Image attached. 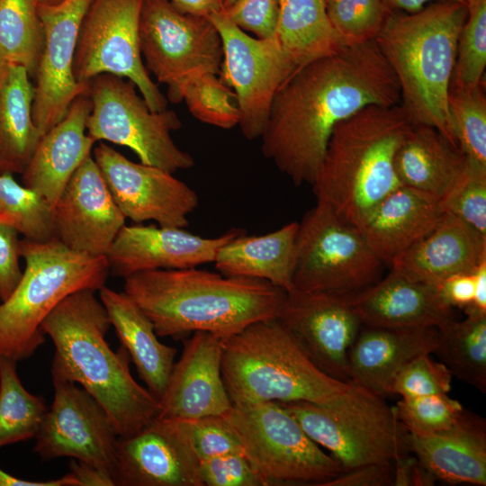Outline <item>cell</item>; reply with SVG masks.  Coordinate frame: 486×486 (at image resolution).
Instances as JSON below:
<instances>
[{
  "mask_svg": "<svg viewBox=\"0 0 486 486\" xmlns=\"http://www.w3.org/2000/svg\"><path fill=\"white\" fill-rule=\"evenodd\" d=\"M237 234L204 238L182 228L124 225L106 259L110 273L123 278L143 271L197 267L213 263L220 248Z\"/></svg>",
  "mask_w": 486,
  "mask_h": 486,
  "instance_id": "22",
  "label": "cell"
},
{
  "mask_svg": "<svg viewBox=\"0 0 486 486\" xmlns=\"http://www.w3.org/2000/svg\"><path fill=\"white\" fill-rule=\"evenodd\" d=\"M299 222L259 236L237 234L218 250L213 261L228 276L267 281L287 292L293 289Z\"/></svg>",
  "mask_w": 486,
  "mask_h": 486,
  "instance_id": "30",
  "label": "cell"
},
{
  "mask_svg": "<svg viewBox=\"0 0 486 486\" xmlns=\"http://www.w3.org/2000/svg\"><path fill=\"white\" fill-rule=\"evenodd\" d=\"M276 319L319 369L349 382L348 354L363 325L348 296L292 289Z\"/></svg>",
  "mask_w": 486,
  "mask_h": 486,
  "instance_id": "18",
  "label": "cell"
},
{
  "mask_svg": "<svg viewBox=\"0 0 486 486\" xmlns=\"http://www.w3.org/2000/svg\"><path fill=\"white\" fill-rule=\"evenodd\" d=\"M181 13L209 17L224 8V0H170Z\"/></svg>",
  "mask_w": 486,
  "mask_h": 486,
  "instance_id": "52",
  "label": "cell"
},
{
  "mask_svg": "<svg viewBox=\"0 0 486 486\" xmlns=\"http://www.w3.org/2000/svg\"><path fill=\"white\" fill-rule=\"evenodd\" d=\"M199 470L203 486H265L243 453L202 460Z\"/></svg>",
  "mask_w": 486,
  "mask_h": 486,
  "instance_id": "46",
  "label": "cell"
},
{
  "mask_svg": "<svg viewBox=\"0 0 486 486\" xmlns=\"http://www.w3.org/2000/svg\"><path fill=\"white\" fill-rule=\"evenodd\" d=\"M92 103L79 95L65 117L42 135L24 171L22 183L40 194L53 208L69 179L89 156L95 140L86 132Z\"/></svg>",
  "mask_w": 486,
  "mask_h": 486,
  "instance_id": "25",
  "label": "cell"
},
{
  "mask_svg": "<svg viewBox=\"0 0 486 486\" xmlns=\"http://www.w3.org/2000/svg\"><path fill=\"white\" fill-rule=\"evenodd\" d=\"M129 79L102 74L89 83L92 108L86 132L95 141H109L131 149L140 163L170 173L189 169L194 158L174 142L171 131L182 122L172 110L152 112Z\"/></svg>",
  "mask_w": 486,
  "mask_h": 486,
  "instance_id": "10",
  "label": "cell"
},
{
  "mask_svg": "<svg viewBox=\"0 0 486 486\" xmlns=\"http://www.w3.org/2000/svg\"><path fill=\"white\" fill-rule=\"evenodd\" d=\"M221 375L232 404H322L352 385L319 369L276 318L253 322L222 339Z\"/></svg>",
  "mask_w": 486,
  "mask_h": 486,
  "instance_id": "6",
  "label": "cell"
},
{
  "mask_svg": "<svg viewBox=\"0 0 486 486\" xmlns=\"http://www.w3.org/2000/svg\"><path fill=\"white\" fill-rule=\"evenodd\" d=\"M178 420L200 462L219 455L243 453L242 446L225 415Z\"/></svg>",
  "mask_w": 486,
  "mask_h": 486,
  "instance_id": "45",
  "label": "cell"
},
{
  "mask_svg": "<svg viewBox=\"0 0 486 486\" xmlns=\"http://www.w3.org/2000/svg\"><path fill=\"white\" fill-rule=\"evenodd\" d=\"M276 37L295 68L343 45L329 21L325 0H279Z\"/></svg>",
  "mask_w": 486,
  "mask_h": 486,
  "instance_id": "33",
  "label": "cell"
},
{
  "mask_svg": "<svg viewBox=\"0 0 486 486\" xmlns=\"http://www.w3.org/2000/svg\"><path fill=\"white\" fill-rule=\"evenodd\" d=\"M144 0H92L82 21L74 57L78 83L89 84L102 74L130 80L152 112L167 101L142 62L139 25Z\"/></svg>",
  "mask_w": 486,
  "mask_h": 486,
  "instance_id": "13",
  "label": "cell"
},
{
  "mask_svg": "<svg viewBox=\"0 0 486 486\" xmlns=\"http://www.w3.org/2000/svg\"><path fill=\"white\" fill-rule=\"evenodd\" d=\"M430 355H418L407 363L395 376L390 394L401 398L448 394L453 375L442 362L435 361Z\"/></svg>",
  "mask_w": 486,
  "mask_h": 486,
  "instance_id": "44",
  "label": "cell"
},
{
  "mask_svg": "<svg viewBox=\"0 0 486 486\" xmlns=\"http://www.w3.org/2000/svg\"><path fill=\"white\" fill-rule=\"evenodd\" d=\"M437 288L450 307L465 310L472 304L474 297L473 272L454 274L445 280Z\"/></svg>",
  "mask_w": 486,
  "mask_h": 486,
  "instance_id": "50",
  "label": "cell"
},
{
  "mask_svg": "<svg viewBox=\"0 0 486 486\" xmlns=\"http://www.w3.org/2000/svg\"><path fill=\"white\" fill-rule=\"evenodd\" d=\"M200 461L178 419L156 418L120 437L115 486H203Z\"/></svg>",
  "mask_w": 486,
  "mask_h": 486,
  "instance_id": "20",
  "label": "cell"
},
{
  "mask_svg": "<svg viewBox=\"0 0 486 486\" xmlns=\"http://www.w3.org/2000/svg\"><path fill=\"white\" fill-rule=\"evenodd\" d=\"M473 274L475 280L473 301L464 310L465 314L486 315V259L474 269Z\"/></svg>",
  "mask_w": 486,
  "mask_h": 486,
  "instance_id": "53",
  "label": "cell"
},
{
  "mask_svg": "<svg viewBox=\"0 0 486 486\" xmlns=\"http://www.w3.org/2000/svg\"><path fill=\"white\" fill-rule=\"evenodd\" d=\"M94 292L69 294L42 322L55 348L51 375L79 383L104 407L120 437H126L158 417L159 400L132 377L127 350L110 347L105 336L111 320Z\"/></svg>",
  "mask_w": 486,
  "mask_h": 486,
  "instance_id": "3",
  "label": "cell"
},
{
  "mask_svg": "<svg viewBox=\"0 0 486 486\" xmlns=\"http://www.w3.org/2000/svg\"><path fill=\"white\" fill-rule=\"evenodd\" d=\"M57 238L72 250L106 256L126 218L94 158L75 171L53 206Z\"/></svg>",
  "mask_w": 486,
  "mask_h": 486,
  "instance_id": "19",
  "label": "cell"
},
{
  "mask_svg": "<svg viewBox=\"0 0 486 486\" xmlns=\"http://www.w3.org/2000/svg\"><path fill=\"white\" fill-rule=\"evenodd\" d=\"M118 208L135 223L153 220L161 227L188 226L199 206L194 190L162 168L135 163L100 142L93 156Z\"/></svg>",
  "mask_w": 486,
  "mask_h": 486,
  "instance_id": "16",
  "label": "cell"
},
{
  "mask_svg": "<svg viewBox=\"0 0 486 486\" xmlns=\"http://www.w3.org/2000/svg\"><path fill=\"white\" fill-rule=\"evenodd\" d=\"M62 1H64V0H37L38 4H47V5L57 4H59Z\"/></svg>",
  "mask_w": 486,
  "mask_h": 486,
  "instance_id": "57",
  "label": "cell"
},
{
  "mask_svg": "<svg viewBox=\"0 0 486 486\" xmlns=\"http://www.w3.org/2000/svg\"><path fill=\"white\" fill-rule=\"evenodd\" d=\"M467 5L437 0L415 13L390 11L375 37L396 76L400 104L414 124L437 130L458 148L448 112V94Z\"/></svg>",
  "mask_w": 486,
  "mask_h": 486,
  "instance_id": "5",
  "label": "cell"
},
{
  "mask_svg": "<svg viewBox=\"0 0 486 486\" xmlns=\"http://www.w3.org/2000/svg\"><path fill=\"white\" fill-rule=\"evenodd\" d=\"M466 5L450 86L456 88L482 85L486 66V0H469Z\"/></svg>",
  "mask_w": 486,
  "mask_h": 486,
  "instance_id": "40",
  "label": "cell"
},
{
  "mask_svg": "<svg viewBox=\"0 0 486 486\" xmlns=\"http://www.w3.org/2000/svg\"><path fill=\"white\" fill-rule=\"evenodd\" d=\"M25 268L10 296L0 302V356L16 362L44 343L41 325L54 308L80 290L99 291L110 274L106 256L70 249L58 238L19 242Z\"/></svg>",
  "mask_w": 486,
  "mask_h": 486,
  "instance_id": "7",
  "label": "cell"
},
{
  "mask_svg": "<svg viewBox=\"0 0 486 486\" xmlns=\"http://www.w3.org/2000/svg\"><path fill=\"white\" fill-rule=\"evenodd\" d=\"M448 112L457 146L465 158L486 167V97L483 84L450 86Z\"/></svg>",
  "mask_w": 486,
  "mask_h": 486,
  "instance_id": "38",
  "label": "cell"
},
{
  "mask_svg": "<svg viewBox=\"0 0 486 486\" xmlns=\"http://www.w3.org/2000/svg\"><path fill=\"white\" fill-rule=\"evenodd\" d=\"M410 453L436 480L486 485V420L464 409L448 428L433 434L405 432Z\"/></svg>",
  "mask_w": 486,
  "mask_h": 486,
  "instance_id": "24",
  "label": "cell"
},
{
  "mask_svg": "<svg viewBox=\"0 0 486 486\" xmlns=\"http://www.w3.org/2000/svg\"><path fill=\"white\" fill-rule=\"evenodd\" d=\"M99 299L139 376L159 400L175 364L176 348L158 340L151 320L124 292L104 285L99 290Z\"/></svg>",
  "mask_w": 486,
  "mask_h": 486,
  "instance_id": "29",
  "label": "cell"
},
{
  "mask_svg": "<svg viewBox=\"0 0 486 486\" xmlns=\"http://www.w3.org/2000/svg\"><path fill=\"white\" fill-rule=\"evenodd\" d=\"M222 11L236 26L258 39L276 34L279 0H235Z\"/></svg>",
  "mask_w": 486,
  "mask_h": 486,
  "instance_id": "47",
  "label": "cell"
},
{
  "mask_svg": "<svg viewBox=\"0 0 486 486\" xmlns=\"http://www.w3.org/2000/svg\"><path fill=\"white\" fill-rule=\"evenodd\" d=\"M400 103L392 69L374 40L343 44L295 68L278 88L261 150L297 186L312 184L335 126L369 105Z\"/></svg>",
  "mask_w": 486,
  "mask_h": 486,
  "instance_id": "1",
  "label": "cell"
},
{
  "mask_svg": "<svg viewBox=\"0 0 486 486\" xmlns=\"http://www.w3.org/2000/svg\"><path fill=\"white\" fill-rule=\"evenodd\" d=\"M181 97L190 113L203 123L224 130L239 123L237 96L215 74L205 73L188 80Z\"/></svg>",
  "mask_w": 486,
  "mask_h": 486,
  "instance_id": "39",
  "label": "cell"
},
{
  "mask_svg": "<svg viewBox=\"0 0 486 486\" xmlns=\"http://www.w3.org/2000/svg\"><path fill=\"white\" fill-rule=\"evenodd\" d=\"M33 98L27 70L10 64L0 89V173L22 174L41 137L32 120Z\"/></svg>",
  "mask_w": 486,
  "mask_h": 486,
  "instance_id": "32",
  "label": "cell"
},
{
  "mask_svg": "<svg viewBox=\"0 0 486 486\" xmlns=\"http://www.w3.org/2000/svg\"><path fill=\"white\" fill-rule=\"evenodd\" d=\"M139 43L147 70L167 86L172 103L191 78L218 75L223 58L220 36L208 17L184 14L170 0H144Z\"/></svg>",
  "mask_w": 486,
  "mask_h": 486,
  "instance_id": "12",
  "label": "cell"
},
{
  "mask_svg": "<svg viewBox=\"0 0 486 486\" xmlns=\"http://www.w3.org/2000/svg\"><path fill=\"white\" fill-rule=\"evenodd\" d=\"M225 416L265 486H324L343 472L276 401L233 404Z\"/></svg>",
  "mask_w": 486,
  "mask_h": 486,
  "instance_id": "9",
  "label": "cell"
},
{
  "mask_svg": "<svg viewBox=\"0 0 486 486\" xmlns=\"http://www.w3.org/2000/svg\"><path fill=\"white\" fill-rule=\"evenodd\" d=\"M0 486H78L71 472L49 481H29L15 477L0 468Z\"/></svg>",
  "mask_w": 486,
  "mask_h": 486,
  "instance_id": "54",
  "label": "cell"
},
{
  "mask_svg": "<svg viewBox=\"0 0 486 486\" xmlns=\"http://www.w3.org/2000/svg\"><path fill=\"white\" fill-rule=\"evenodd\" d=\"M435 354L460 381L486 392V315L466 314L437 328Z\"/></svg>",
  "mask_w": 486,
  "mask_h": 486,
  "instance_id": "34",
  "label": "cell"
},
{
  "mask_svg": "<svg viewBox=\"0 0 486 486\" xmlns=\"http://www.w3.org/2000/svg\"><path fill=\"white\" fill-rule=\"evenodd\" d=\"M382 265L360 232L326 205L317 202L299 222L293 289L354 295L380 280Z\"/></svg>",
  "mask_w": 486,
  "mask_h": 486,
  "instance_id": "11",
  "label": "cell"
},
{
  "mask_svg": "<svg viewBox=\"0 0 486 486\" xmlns=\"http://www.w3.org/2000/svg\"><path fill=\"white\" fill-rule=\"evenodd\" d=\"M235 0H224V8L230 4H232Z\"/></svg>",
  "mask_w": 486,
  "mask_h": 486,
  "instance_id": "58",
  "label": "cell"
},
{
  "mask_svg": "<svg viewBox=\"0 0 486 486\" xmlns=\"http://www.w3.org/2000/svg\"><path fill=\"white\" fill-rule=\"evenodd\" d=\"M69 466L78 486H115L109 474L90 464L72 460Z\"/></svg>",
  "mask_w": 486,
  "mask_h": 486,
  "instance_id": "51",
  "label": "cell"
},
{
  "mask_svg": "<svg viewBox=\"0 0 486 486\" xmlns=\"http://www.w3.org/2000/svg\"><path fill=\"white\" fill-rule=\"evenodd\" d=\"M443 213L436 198L400 185L375 205L356 229L376 256L391 265L431 232Z\"/></svg>",
  "mask_w": 486,
  "mask_h": 486,
  "instance_id": "27",
  "label": "cell"
},
{
  "mask_svg": "<svg viewBox=\"0 0 486 486\" xmlns=\"http://www.w3.org/2000/svg\"><path fill=\"white\" fill-rule=\"evenodd\" d=\"M440 205L444 212L486 237V167L466 159L464 170Z\"/></svg>",
  "mask_w": 486,
  "mask_h": 486,
  "instance_id": "42",
  "label": "cell"
},
{
  "mask_svg": "<svg viewBox=\"0 0 486 486\" xmlns=\"http://www.w3.org/2000/svg\"><path fill=\"white\" fill-rule=\"evenodd\" d=\"M18 231L0 220V301H5L20 282L22 271L20 266Z\"/></svg>",
  "mask_w": 486,
  "mask_h": 486,
  "instance_id": "48",
  "label": "cell"
},
{
  "mask_svg": "<svg viewBox=\"0 0 486 486\" xmlns=\"http://www.w3.org/2000/svg\"><path fill=\"white\" fill-rule=\"evenodd\" d=\"M413 126L400 104L369 105L338 122L311 184L317 202L356 228L402 185L395 156Z\"/></svg>",
  "mask_w": 486,
  "mask_h": 486,
  "instance_id": "4",
  "label": "cell"
},
{
  "mask_svg": "<svg viewBox=\"0 0 486 486\" xmlns=\"http://www.w3.org/2000/svg\"><path fill=\"white\" fill-rule=\"evenodd\" d=\"M325 4L342 44L374 40L390 12L383 0H325Z\"/></svg>",
  "mask_w": 486,
  "mask_h": 486,
  "instance_id": "41",
  "label": "cell"
},
{
  "mask_svg": "<svg viewBox=\"0 0 486 486\" xmlns=\"http://www.w3.org/2000/svg\"><path fill=\"white\" fill-rule=\"evenodd\" d=\"M448 394L401 398L394 407L403 428L417 434H433L451 427L464 410Z\"/></svg>",
  "mask_w": 486,
  "mask_h": 486,
  "instance_id": "43",
  "label": "cell"
},
{
  "mask_svg": "<svg viewBox=\"0 0 486 486\" xmlns=\"http://www.w3.org/2000/svg\"><path fill=\"white\" fill-rule=\"evenodd\" d=\"M44 33L37 0H0V53L34 76Z\"/></svg>",
  "mask_w": 486,
  "mask_h": 486,
  "instance_id": "36",
  "label": "cell"
},
{
  "mask_svg": "<svg viewBox=\"0 0 486 486\" xmlns=\"http://www.w3.org/2000/svg\"><path fill=\"white\" fill-rule=\"evenodd\" d=\"M17 363L0 356V448L34 438L49 409L23 387Z\"/></svg>",
  "mask_w": 486,
  "mask_h": 486,
  "instance_id": "35",
  "label": "cell"
},
{
  "mask_svg": "<svg viewBox=\"0 0 486 486\" xmlns=\"http://www.w3.org/2000/svg\"><path fill=\"white\" fill-rule=\"evenodd\" d=\"M433 0H383L389 11H401L405 13H415L426 6V4ZM437 1V0H436ZM453 1L467 4L469 0H442Z\"/></svg>",
  "mask_w": 486,
  "mask_h": 486,
  "instance_id": "55",
  "label": "cell"
},
{
  "mask_svg": "<svg viewBox=\"0 0 486 486\" xmlns=\"http://www.w3.org/2000/svg\"><path fill=\"white\" fill-rule=\"evenodd\" d=\"M91 2L38 4L44 43L34 76L32 115L40 136L65 117L76 97L88 94L89 84L76 81L73 67L79 29Z\"/></svg>",
  "mask_w": 486,
  "mask_h": 486,
  "instance_id": "17",
  "label": "cell"
},
{
  "mask_svg": "<svg viewBox=\"0 0 486 486\" xmlns=\"http://www.w3.org/2000/svg\"><path fill=\"white\" fill-rule=\"evenodd\" d=\"M123 292L151 320L158 337L197 331L221 339L249 324L277 318L287 292L260 279L198 269H157L124 278Z\"/></svg>",
  "mask_w": 486,
  "mask_h": 486,
  "instance_id": "2",
  "label": "cell"
},
{
  "mask_svg": "<svg viewBox=\"0 0 486 486\" xmlns=\"http://www.w3.org/2000/svg\"><path fill=\"white\" fill-rule=\"evenodd\" d=\"M465 162L460 149L437 130L414 124L396 153L394 166L402 185L440 202L461 175Z\"/></svg>",
  "mask_w": 486,
  "mask_h": 486,
  "instance_id": "31",
  "label": "cell"
},
{
  "mask_svg": "<svg viewBox=\"0 0 486 486\" xmlns=\"http://www.w3.org/2000/svg\"><path fill=\"white\" fill-rule=\"evenodd\" d=\"M9 65L10 64L4 59V58L0 53V89L6 77Z\"/></svg>",
  "mask_w": 486,
  "mask_h": 486,
  "instance_id": "56",
  "label": "cell"
},
{
  "mask_svg": "<svg viewBox=\"0 0 486 486\" xmlns=\"http://www.w3.org/2000/svg\"><path fill=\"white\" fill-rule=\"evenodd\" d=\"M349 301L364 327L441 328L454 320L437 287L391 270Z\"/></svg>",
  "mask_w": 486,
  "mask_h": 486,
  "instance_id": "23",
  "label": "cell"
},
{
  "mask_svg": "<svg viewBox=\"0 0 486 486\" xmlns=\"http://www.w3.org/2000/svg\"><path fill=\"white\" fill-rule=\"evenodd\" d=\"M52 383L53 401L34 437L33 451L43 461L74 458L104 472L114 482L120 438L114 422L75 382L52 375Z\"/></svg>",
  "mask_w": 486,
  "mask_h": 486,
  "instance_id": "15",
  "label": "cell"
},
{
  "mask_svg": "<svg viewBox=\"0 0 486 486\" xmlns=\"http://www.w3.org/2000/svg\"><path fill=\"white\" fill-rule=\"evenodd\" d=\"M394 485L393 462L369 464L343 472L324 486Z\"/></svg>",
  "mask_w": 486,
  "mask_h": 486,
  "instance_id": "49",
  "label": "cell"
},
{
  "mask_svg": "<svg viewBox=\"0 0 486 486\" xmlns=\"http://www.w3.org/2000/svg\"><path fill=\"white\" fill-rule=\"evenodd\" d=\"M222 42L220 80L235 93L240 111L238 126L243 136L260 138L278 88L295 69L275 36L253 38L239 29L223 11L208 17Z\"/></svg>",
  "mask_w": 486,
  "mask_h": 486,
  "instance_id": "14",
  "label": "cell"
},
{
  "mask_svg": "<svg viewBox=\"0 0 486 486\" xmlns=\"http://www.w3.org/2000/svg\"><path fill=\"white\" fill-rule=\"evenodd\" d=\"M0 220L32 241L57 238L53 208L37 192L18 184L10 173H0Z\"/></svg>",
  "mask_w": 486,
  "mask_h": 486,
  "instance_id": "37",
  "label": "cell"
},
{
  "mask_svg": "<svg viewBox=\"0 0 486 486\" xmlns=\"http://www.w3.org/2000/svg\"><path fill=\"white\" fill-rule=\"evenodd\" d=\"M437 342L433 327L360 329L348 354L349 382L384 397L400 369L421 354H432Z\"/></svg>",
  "mask_w": 486,
  "mask_h": 486,
  "instance_id": "28",
  "label": "cell"
},
{
  "mask_svg": "<svg viewBox=\"0 0 486 486\" xmlns=\"http://www.w3.org/2000/svg\"><path fill=\"white\" fill-rule=\"evenodd\" d=\"M183 344L182 355L174 364L159 399L157 418L193 419L226 415L233 404L221 375L222 339L197 331Z\"/></svg>",
  "mask_w": 486,
  "mask_h": 486,
  "instance_id": "21",
  "label": "cell"
},
{
  "mask_svg": "<svg viewBox=\"0 0 486 486\" xmlns=\"http://www.w3.org/2000/svg\"><path fill=\"white\" fill-rule=\"evenodd\" d=\"M486 259V237L444 212L434 230L398 256L391 268L438 287L447 278L472 273Z\"/></svg>",
  "mask_w": 486,
  "mask_h": 486,
  "instance_id": "26",
  "label": "cell"
},
{
  "mask_svg": "<svg viewBox=\"0 0 486 486\" xmlns=\"http://www.w3.org/2000/svg\"><path fill=\"white\" fill-rule=\"evenodd\" d=\"M305 433L338 463L343 472L394 462L410 453L406 429L382 396L354 383L329 401L278 402Z\"/></svg>",
  "mask_w": 486,
  "mask_h": 486,
  "instance_id": "8",
  "label": "cell"
}]
</instances>
